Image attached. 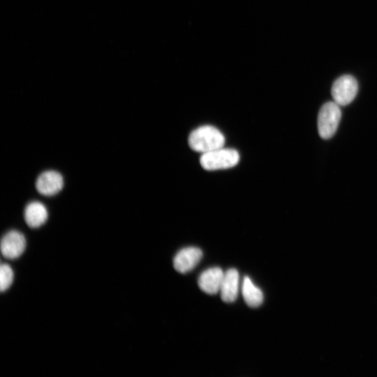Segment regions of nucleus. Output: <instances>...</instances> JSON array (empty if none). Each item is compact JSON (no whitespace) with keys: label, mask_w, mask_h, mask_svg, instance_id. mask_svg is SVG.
Listing matches in <instances>:
<instances>
[{"label":"nucleus","mask_w":377,"mask_h":377,"mask_svg":"<svg viewBox=\"0 0 377 377\" xmlns=\"http://www.w3.org/2000/svg\"><path fill=\"white\" fill-rule=\"evenodd\" d=\"M225 138L216 127L205 125L193 131L188 137L190 147L196 151L206 153L223 147Z\"/></svg>","instance_id":"nucleus-1"},{"label":"nucleus","mask_w":377,"mask_h":377,"mask_svg":"<svg viewBox=\"0 0 377 377\" xmlns=\"http://www.w3.org/2000/svg\"><path fill=\"white\" fill-rule=\"evenodd\" d=\"M239 160V155L235 149L221 147L203 153L200 162L204 169L215 170L234 167Z\"/></svg>","instance_id":"nucleus-2"},{"label":"nucleus","mask_w":377,"mask_h":377,"mask_svg":"<svg viewBox=\"0 0 377 377\" xmlns=\"http://www.w3.org/2000/svg\"><path fill=\"white\" fill-rule=\"evenodd\" d=\"M339 106L334 101L327 102L320 108L317 124L321 138L329 139L336 133L341 117Z\"/></svg>","instance_id":"nucleus-3"},{"label":"nucleus","mask_w":377,"mask_h":377,"mask_svg":"<svg viewBox=\"0 0 377 377\" xmlns=\"http://www.w3.org/2000/svg\"><path fill=\"white\" fill-rule=\"evenodd\" d=\"M357 90L358 84L356 79L352 75H344L334 82L331 94L336 103L344 106L353 101Z\"/></svg>","instance_id":"nucleus-4"},{"label":"nucleus","mask_w":377,"mask_h":377,"mask_svg":"<svg viewBox=\"0 0 377 377\" xmlns=\"http://www.w3.org/2000/svg\"><path fill=\"white\" fill-rule=\"evenodd\" d=\"M25 248V237L19 231H9L1 239V251L6 258H17L23 253Z\"/></svg>","instance_id":"nucleus-5"},{"label":"nucleus","mask_w":377,"mask_h":377,"mask_svg":"<svg viewBox=\"0 0 377 377\" xmlns=\"http://www.w3.org/2000/svg\"><path fill=\"white\" fill-rule=\"evenodd\" d=\"M202 257V251L198 247L189 246L181 249L175 256L173 265L179 273L192 270Z\"/></svg>","instance_id":"nucleus-6"},{"label":"nucleus","mask_w":377,"mask_h":377,"mask_svg":"<svg viewBox=\"0 0 377 377\" xmlns=\"http://www.w3.org/2000/svg\"><path fill=\"white\" fill-rule=\"evenodd\" d=\"M64 186L62 175L54 170L42 172L37 178L36 188L43 195L50 196L59 192Z\"/></svg>","instance_id":"nucleus-7"},{"label":"nucleus","mask_w":377,"mask_h":377,"mask_svg":"<svg viewBox=\"0 0 377 377\" xmlns=\"http://www.w3.org/2000/svg\"><path fill=\"white\" fill-rule=\"evenodd\" d=\"M223 276L224 273L220 267L209 268L200 275L198 286L207 294H216L221 290Z\"/></svg>","instance_id":"nucleus-8"},{"label":"nucleus","mask_w":377,"mask_h":377,"mask_svg":"<svg viewBox=\"0 0 377 377\" xmlns=\"http://www.w3.org/2000/svg\"><path fill=\"white\" fill-rule=\"evenodd\" d=\"M239 288V273L234 268L229 269L224 273L221 287V297L227 303L233 302L237 297Z\"/></svg>","instance_id":"nucleus-9"},{"label":"nucleus","mask_w":377,"mask_h":377,"mask_svg":"<svg viewBox=\"0 0 377 377\" xmlns=\"http://www.w3.org/2000/svg\"><path fill=\"white\" fill-rule=\"evenodd\" d=\"M24 220L31 228L41 226L47 219L48 213L45 206L40 202H29L24 209Z\"/></svg>","instance_id":"nucleus-10"},{"label":"nucleus","mask_w":377,"mask_h":377,"mask_svg":"<svg viewBox=\"0 0 377 377\" xmlns=\"http://www.w3.org/2000/svg\"><path fill=\"white\" fill-rule=\"evenodd\" d=\"M242 292L244 301L250 307H258L263 302V292L253 283L247 276L244 278Z\"/></svg>","instance_id":"nucleus-11"},{"label":"nucleus","mask_w":377,"mask_h":377,"mask_svg":"<svg viewBox=\"0 0 377 377\" xmlns=\"http://www.w3.org/2000/svg\"><path fill=\"white\" fill-rule=\"evenodd\" d=\"M14 274L12 268L7 264H1L0 267V290H6L12 285Z\"/></svg>","instance_id":"nucleus-12"}]
</instances>
